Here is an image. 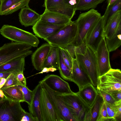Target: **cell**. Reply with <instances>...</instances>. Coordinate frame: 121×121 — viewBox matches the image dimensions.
Segmentation results:
<instances>
[{
  "label": "cell",
  "instance_id": "1",
  "mask_svg": "<svg viewBox=\"0 0 121 121\" xmlns=\"http://www.w3.org/2000/svg\"><path fill=\"white\" fill-rule=\"evenodd\" d=\"M101 16L97 10L91 9L81 13L75 22L78 27L76 38L73 44L77 46L85 42L86 35L89 30L97 23Z\"/></svg>",
  "mask_w": 121,
  "mask_h": 121
},
{
  "label": "cell",
  "instance_id": "2",
  "mask_svg": "<svg viewBox=\"0 0 121 121\" xmlns=\"http://www.w3.org/2000/svg\"><path fill=\"white\" fill-rule=\"evenodd\" d=\"M55 94L69 109L75 121H84L85 117L91 114L90 107L76 93L65 94Z\"/></svg>",
  "mask_w": 121,
  "mask_h": 121
},
{
  "label": "cell",
  "instance_id": "3",
  "mask_svg": "<svg viewBox=\"0 0 121 121\" xmlns=\"http://www.w3.org/2000/svg\"><path fill=\"white\" fill-rule=\"evenodd\" d=\"M77 33L76 22L71 21L55 33L44 40L52 46L63 48L68 45L73 44Z\"/></svg>",
  "mask_w": 121,
  "mask_h": 121
},
{
  "label": "cell",
  "instance_id": "4",
  "mask_svg": "<svg viewBox=\"0 0 121 121\" xmlns=\"http://www.w3.org/2000/svg\"><path fill=\"white\" fill-rule=\"evenodd\" d=\"M30 45L12 42L4 44L0 47V66L18 57L27 56L31 54Z\"/></svg>",
  "mask_w": 121,
  "mask_h": 121
},
{
  "label": "cell",
  "instance_id": "5",
  "mask_svg": "<svg viewBox=\"0 0 121 121\" xmlns=\"http://www.w3.org/2000/svg\"><path fill=\"white\" fill-rule=\"evenodd\" d=\"M0 34L13 42L26 44L32 47H37L39 40L32 33L15 26L4 25L0 29Z\"/></svg>",
  "mask_w": 121,
  "mask_h": 121
},
{
  "label": "cell",
  "instance_id": "6",
  "mask_svg": "<svg viewBox=\"0 0 121 121\" xmlns=\"http://www.w3.org/2000/svg\"><path fill=\"white\" fill-rule=\"evenodd\" d=\"M75 58L83 69L90 78L93 85L96 87L99 77L96 53L86 46L84 54H76Z\"/></svg>",
  "mask_w": 121,
  "mask_h": 121
},
{
  "label": "cell",
  "instance_id": "7",
  "mask_svg": "<svg viewBox=\"0 0 121 121\" xmlns=\"http://www.w3.org/2000/svg\"><path fill=\"white\" fill-rule=\"evenodd\" d=\"M96 87V88L109 94L115 91H121V70L111 68L106 73L99 77Z\"/></svg>",
  "mask_w": 121,
  "mask_h": 121
},
{
  "label": "cell",
  "instance_id": "8",
  "mask_svg": "<svg viewBox=\"0 0 121 121\" xmlns=\"http://www.w3.org/2000/svg\"><path fill=\"white\" fill-rule=\"evenodd\" d=\"M20 103L2 98L0 101V121H20L23 109Z\"/></svg>",
  "mask_w": 121,
  "mask_h": 121
},
{
  "label": "cell",
  "instance_id": "9",
  "mask_svg": "<svg viewBox=\"0 0 121 121\" xmlns=\"http://www.w3.org/2000/svg\"><path fill=\"white\" fill-rule=\"evenodd\" d=\"M39 82L44 89L63 121H75L68 108L60 98L42 80Z\"/></svg>",
  "mask_w": 121,
  "mask_h": 121
},
{
  "label": "cell",
  "instance_id": "10",
  "mask_svg": "<svg viewBox=\"0 0 121 121\" xmlns=\"http://www.w3.org/2000/svg\"><path fill=\"white\" fill-rule=\"evenodd\" d=\"M40 106L43 121H63L42 87L41 93Z\"/></svg>",
  "mask_w": 121,
  "mask_h": 121
},
{
  "label": "cell",
  "instance_id": "11",
  "mask_svg": "<svg viewBox=\"0 0 121 121\" xmlns=\"http://www.w3.org/2000/svg\"><path fill=\"white\" fill-rule=\"evenodd\" d=\"M104 38H105L104 35L102 16L87 34L85 41L86 46L95 52L99 43Z\"/></svg>",
  "mask_w": 121,
  "mask_h": 121
},
{
  "label": "cell",
  "instance_id": "12",
  "mask_svg": "<svg viewBox=\"0 0 121 121\" xmlns=\"http://www.w3.org/2000/svg\"><path fill=\"white\" fill-rule=\"evenodd\" d=\"M55 93L65 94L73 93L68 83L59 76L54 74H48L42 80Z\"/></svg>",
  "mask_w": 121,
  "mask_h": 121
},
{
  "label": "cell",
  "instance_id": "13",
  "mask_svg": "<svg viewBox=\"0 0 121 121\" xmlns=\"http://www.w3.org/2000/svg\"><path fill=\"white\" fill-rule=\"evenodd\" d=\"M95 53L98 65L99 76V77L106 73L112 68L110 62L109 52L106 45L105 38L101 40Z\"/></svg>",
  "mask_w": 121,
  "mask_h": 121
},
{
  "label": "cell",
  "instance_id": "14",
  "mask_svg": "<svg viewBox=\"0 0 121 121\" xmlns=\"http://www.w3.org/2000/svg\"><path fill=\"white\" fill-rule=\"evenodd\" d=\"M43 6L45 9L62 14L71 19L75 14V6L66 4L64 0H45Z\"/></svg>",
  "mask_w": 121,
  "mask_h": 121
},
{
  "label": "cell",
  "instance_id": "15",
  "mask_svg": "<svg viewBox=\"0 0 121 121\" xmlns=\"http://www.w3.org/2000/svg\"><path fill=\"white\" fill-rule=\"evenodd\" d=\"M65 25H57L39 20L33 26V31L36 36L44 39L54 34Z\"/></svg>",
  "mask_w": 121,
  "mask_h": 121
},
{
  "label": "cell",
  "instance_id": "16",
  "mask_svg": "<svg viewBox=\"0 0 121 121\" xmlns=\"http://www.w3.org/2000/svg\"><path fill=\"white\" fill-rule=\"evenodd\" d=\"M71 81L77 84L79 90L86 85L92 84L89 77L78 64L76 58L73 59Z\"/></svg>",
  "mask_w": 121,
  "mask_h": 121
},
{
  "label": "cell",
  "instance_id": "17",
  "mask_svg": "<svg viewBox=\"0 0 121 121\" xmlns=\"http://www.w3.org/2000/svg\"><path fill=\"white\" fill-rule=\"evenodd\" d=\"M52 45L48 43L42 45L32 54V62L35 69L41 71L43 68L45 60L48 56Z\"/></svg>",
  "mask_w": 121,
  "mask_h": 121
},
{
  "label": "cell",
  "instance_id": "18",
  "mask_svg": "<svg viewBox=\"0 0 121 121\" xmlns=\"http://www.w3.org/2000/svg\"><path fill=\"white\" fill-rule=\"evenodd\" d=\"M42 86L39 82V84L32 91L31 101L28 105L29 111L37 121H43L40 106V101Z\"/></svg>",
  "mask_w": 121,
  "mask_h": 121
},
{
  "label": "cell",
  "instance_id": "19",
  "mask_svg": "<svg viewBox=\"0 0 121 121\" xmlns=\"http://www.w3.org/2000/svg\"><path fill=\"white\" fill-rule=\"evenodd\" d=\"M71 19L64 15L46 9L41 15L39 19L57 25H65L69 23L71 21Z\"/></svg>",
  "mask_w": 121,
  "mask_h": 121
},
{
  "label": "cell",
  "instance_id": "20",
  "mask_svg": "<svg viewBox=\"0 0 121 121\" xmlns=\"http://www.w3.org/2000/svg\"><path fill=\"white\" fill-rule=\"evenodd\" d=\"M18 16L19 22L26 27L33 26L40 19L41 17L40 15L29 6L22 8Z\"/></svg>",
  "mask_w": 121,
  "mask_h": 121
},
{
  "label": "cell",
  "instance_id": "21",
  "mask_svg": "<svg viewBox=\"0 0 121 121\" xmlns=\"http://www.w3.org/2000/svg\"><path fill=\"white\" fill-rule=\"evenodd\" d=\"M76 93L90 108L98 94L97 89L92 84L86 85Z\"/></svg>",
  "mask_w": 121,
  "mask_h": 121
},
{
  "label": "cell",
  "instance_id": "22",
  "mask_svg": "<svg viewBox=\"0 0 121 121\" xmlns=\"http://www.w3.org/2000/svg\"><path fill=\"white\" fill-rule=\"evenodd\" d=\"M17 58L0 66V72H23L25 69V58Z\"/></svg>",
  "mask_w": 121,
  "mask_h": 121
},
{
  "label": "cell",
  "instance_id": "23",
  "mask_svg": "<svg viewBox=\"0 0 121 121\" xmlns=\"http://www.w3.org/2000/svg\"><path fill=\"white\" fill-rule=\"evenodd\" d=\"M120 10H121V0H117L112 4L108 5L105 13L103 16L104 33L112 18L118 11Z\"/></svg>",
  "mask_w": 121,
  "mask_h": 121
},
{
  "label": "cell",
  "instance_id": "24",
  "mask_svg": "<svg viewBox=\"0 0 121 121\" xmlns=\"http://www.w3.org/2000/svg\"><path fill=\"white\" fill-rule=\"evenodd\" d=\"M121 22V10L118 11L112 17L104 33L105 38L111 39L115 34L120 23Z\"/></svg>",
  "mask_w": 121,
  "mask_h": 121
},
{
  "label": "cell",
  "instance_id": "25",
  "mask_svg": "<svg viewBox=\"0 0 121 121\" xmlns=\"http://www.w3.org/2000/svg\"><path fill=\"white\" fill-rule=\"evenodd\" d=\"M5 97L11 100L20 102H24L21 91L15 86L1 88Z\"/></svg>",
  "mask_w": 121,
  "mask_h": 121
},
{
  "label": "cell",
  "instance_id": "26",
  "mask_svg": "<svg viewBox=\"0 0 121 121\" xmlns=\"http://www.w3.org/2000/svg\"><path fill=\"white\" fill-rule=\"evenodd\" d=\"M121 22L118 26L114 35L110 39L106 38L105 41L106 45L109 52L116 50L121 45Z\"/></svg>",
  "mask_w": 121,
  "mask_h": 121
},
{
  "label": "cell",
  "instance_id": "27",
  "mask_svg": "<svg viewBox=\"0 0 121 121\" xmlns=\"http://www.w3.org/2000/svg\"><path fill=\"white\" fill-rule=\"evenodd\" d=\"M58 47L52 46L50 52L45 61L43 67H52L58 68Z\"/></svg>",
  "mask_w": 121,
  "mask_h": 121
},
{
  "label": "cell",
  "instance_id": "28",
  "mask_svg": "<svg viewBox=\"0 0 121 121\" xmlns=\"http://www.w3.org/2000/svg\"><path fill=\"white\" fill-rule=\"evenodd\" d=\"M105 0H79L75 5V11L87 10L90 9H94L99 4Z\"/></svg>",
  "mask_w": 121,
  "mask_h": 121
},
{
  "label": "cell",
  "instance_id": "29",
  "mask_svg": "<svg viewBox=\"0 0 121 121\" xmlns=\"http://www.w3.org/2000/svg\"><path fill=\"white\" fill-rule=\"evenodd\" d=\"M59 49V66L60 75L64 79L71 81L72 72L64 63L61 54L60 48Z\"/></svg>",
  "mask_w": 121,
  "mask_h": 121
},
{
  "label": "cell",
  "instance_id": "30",
  "mask_svg": "<svg viewBox=\"0 0 121 121\" xmlns=\"http://www.w3.org/2000/svg\"><path fill=\"white\" fill-rule=\"evenodd\" d=\"M104 102L103 98L98 94L95 100L90 108L91 118L90 121H97Z\"/></svg>",
  "mask_w": 121,
  "mask_h": 121
},
{
  "label": "cell",
  "instance_id": "31",
  "mask_svg": "<svg viewBox=\"0 0 121 121\" xmlns=\"http://www.w3.org/2000/svg\"><path fill=\"white\" fill-rule=\"evenodd\" d=\"M30 0H23L15 3L4 11L1 15L11 14L20 9L25 7L28 6Z\"/></svg>",
  "mask_w": 121,
  "mask_h": 121
},
{
  "label": "cell",
  "instance_id": "32",
  "mask_svg": "<svg viewBox=\"0 0 121 121\" xmlns=\"http://www.w3.org/2000/svg\"><path fill=\"white\" fill-rule=\"evenodd\" d=\"M15 86L22 92L24 102H26L28 105H30L32 99V91L29 89L26 86H24L19 85Z\"/></svg>",
  "mask_w": 121,
  "mask_h": 121
},
{
  "label": "cell",
  "instance_id": "33",
  "mask_svg": "<svg viewBox=\"0 0 121 121\" xmlns=\"http://www.w3.org/2000/svg\"><path fill=\"white\" fill-rule=\"evenodd\" d=\"M60 48L63 61L72 72L73 58L66 50Z\"/></svg>",
  "mask_w": 121,
  "mask_h": 121
},
{
  "label": "cell",
  "instance_id": "34",
  "mask_svg": "<svg viewBox=\"0 0 121 121\" xmlns=\"http://www.w3.org/2000/svg\"><path fill=\"white\" fill-rule=\"evenodd\" d=\"M23 0H3L0 1V15L14 4Z\"/></svg>",
  "mask_w": 121,
  "mask_h": 121
},
{
  "label": "cell",
  "instance_id": "35",
  "mask_svg": "<svg viewBox=\"0 0 121 121\" xmlns=\"http://www.w3.org/2000/svg\"><path fill=\"white\" fill-rule=\"evenodd\" d=\"M17 72H12L6 78V82L2 88H5L17 85L16 77V73Z\"/></svg>",
  "mask_w": 121,
  "mask_h": 121
},
{
  "label": "cell",
  "instance_id": "36",
  "mask_svg": "<svg viewBox=\"0 0 121 121\" xmlns=\"http://www.w3.org/2000/svg\"><path fill=\"white\" fill-rule=\"evenodd\" d=\"M98 93L103 98L106 102L112 104H115L116 102L109 93L100 89L96 88Z\"/></svg>",
  "mask_w": 121,
  "mask_h": 121
},
{
  "label": "cell",
  "instance_id": "37",
  "mask_svg": "<svg viewBox=\"0 0 121 121\" xmlns=\"http://www.w3.org/2000/svg\"><path fill=\"white\" fill-rule=\"evenodd\" d=\"M109 121H116L115 117L116 111L114 105L107 103L104 101Z\"/></svg>",
  "mask_w": 121,
  "mask_h": 121
},
{
  "label": "cell",
  "instance_id": "38",
  "mask_svg": "<svg viewBox=\"0 0 121 121\" xmlns=\"http://www.w3.org/2000/svg\"><path fill=\"white\" fill-rule=\"evenodd\" d=\"M109 121L108 118L105 105L104 101L101 107L97 121Z\"/></svg>",
  "mask_w": 121,
  "mask_h": 121
},
{
  "label": "cell",
  "instance_id": "39",
  "mask_svg": "<svg viewBox=\"0 0 121 121\" xmlns=\"http://www.w3.org/2000/svg\"><path fill=\"white\" fill-rule=\"evenodd\" d=\"M16 77L17 85H21L24 86H26V79L24 75L23 72H16Z\"/></svg>",
  "mask_w": 121,
  "mask_h": 121
},
{
  "label": "cell",
  "instance_id": "40",
  "mask_svg": "<svg viewBox=\"0 0 121 121\" xmlns=\"http://www.w3.org/2000/svg\"><path fill=\"white\" fill-rule=\"evenodd\" d=\"M20 121H37L30 113L26 111L23 109L22 111L21 119Z\"/></svg>",
  "mask_w": 121,
  "mask_h": 121
},
{
  "label": "cell",
  "instance_id": "41",
  "mask_svg": "<svg viewBox=\"0 0 121 121\" xmlns=\"http://www.w3.org/2000/svg\"><path fill=\"white\" fill-rule=\"evenodd\" d=\"M114 106L116 111L115 119L116 121H121V100L117 101Z\"/></svg>",
  "mask_w": 121,
  "mask_h": 121
},
{
  "label": "cell",
  "instance_id": "42",
  "mask_svg": "<svg viewBox=\"0 0 121 121\" xmlns=\"http://www.w3.org/2000/svg\"><path fill=\"white\" fill-rule=\"evenodd\" d=\"M86 46L85 42L82 43L78 46H75V55L84 54L86 52Z\"/></svg>",
  "mask_w": 121,
  "mask_h": 121
},
{
  "label": "cell",
  "instance_id": "43",
  "mask_svg": "<svg viewBox=\"0 0 121 121\" xmlns=\"http://www.w3.org/2000/svg\"><path fill=\"white\" fill-rule=\"evenodd\" d=\"M75 46L72 44L68 45L63 48L66 50L73 59L75 58Z\"/></svg>",
  "mask_w": 121,
  "mask_h": 121
},
{
  "label": "cell",
  "instance_id": "44",
  "mask_svg": "<svg viewBox=\"0 0 121 121\" xmlns=\"http://www.w3.org/2000/svg\"><path fill=\"white\" fill-rule=\"evenodd\" d=\"M110 94L116 101L121 100V91H114L111 92Z\"/></svg>",
  "mask_w": 121,
  "mask_h": 121
},
{
  "label": "cell",
  "instance_id": "45",
  "mask_svg": "<svg viewBox=\"0 0 121 121\" xmlns=\"http://www.w3.org/2000/svg\"><path fill=\"white\" fill-rule=\"evenodd\" d=\"M58 69L53 67H44L41 71L40 72L37 73L33 75L37 74H42L43 73H48L50 72H54L57 70Z\"/></svg>",
  "mask_w": 121,
  "mask_h": 121
},
{
  "label": "cell",
  "instance_id": "46",
  "mask_svg": "<svg viewBox=\"0 0 121 121\" xmlns=\"http://www.w3.org/2000/svg\"><path fill=\"white\" fill-rule=\"evenodd\" d=\"M66 4L72 6H75L78 3L79 0H64Z\"/></svg>",
  "mask_w": 121,
  "mask_h": 121
},
{
  "label": "cell",
  "instance_id": "47",
  "mask_svg": "<svg viewBox=\"0 0 121 121\" xmlns=\"http://www.w3.org/2000/svg\"><path fill=\"white\" fill-rule=\"evenodd\" d=\"M11 73V72H0V78L6 79Z\"/></svg>",
  "mask_w": 121,
  "mask_h": 121
},
{
  "label": "cell",
  "instance_id": "48",
  "mask_svg": "<svg viewBox=\"0 0 121 121\" xmlns=\"http://www.w3.org/2000/svg\"><path fill=\"white\" fill-rule=\"evenodd\" d=\"M6 80V79L4 78H2L0 82V89L5 84Z\"/></svg>",
  "mask_w": 121,
  "mask_h": 121
},
{
  "label": "cell",
  "instance_id": "49",
  "mask_svg": "<svg viewBox=\"0 0 121 121\" xmlns=\"http://www.w3.org/2000/svg\"><path fill=\"white\" fill-rule=\"evenodd\" d=\"M117 0H107L108 5H110L116 1Z\"/></svg>",
  "mask_w": 121,
  "mask_h": 121
},
{
  "label": "cell",
  "instance_id": "50",
  "mask_svg": "<svg viewBox=\"0 0 121 121\" xmlns=\"http://www.w3.org/2000/svg\"><path fill=\"white\" fill-rule=\"evenodd\" d=\"M5 97L3 91L0 89V97L3 98Z\"/></svg>",
  "mask_w": 121,
  "mask_h": 121
},
{
  "label": "cell",
  "instance_id": "51",
  "mask_svg": "<svg viewBox=\"0 0 121 121\" xmlns=\"http://www.w3.org/2000/svg\"><path fill=\"white\" fill-rule=\"evenodd\" d=\"M3 98H1L0 97V101Z\"/></svg>",
  "mask_w": 121,
  "mask_h": 121
},
{
  "label": "cell",
  "instance_id": "52",
  "mask_svg": "<svg viewBox=\"0 0 121 121\" xmlns=\"http://www.w3.org/2000/svg\"><path fill=\"white\" fill-rule=\"evenodd\" d=\"M0 0V1H1L2 0Z\"/></svg>",
  "mask_w": 121,
  "mask_h": 121
}]
</instances>
